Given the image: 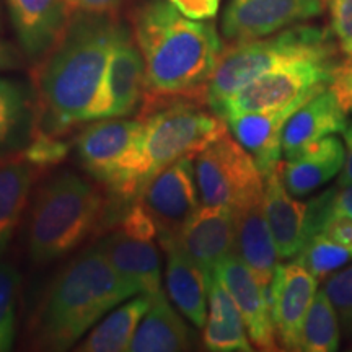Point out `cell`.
<instances>
[{"instance_id": "30", "label": "cell", "mask_w": 352, "mask_h": 352, "mask_svg": "<svg viewBox=\"0 0 352 352\" xmlns=\"http://www.w3.org/2000/svg\"><path fill=\"white\" fill-rule=\"evenodd\" d=\"M296 261L305 266L320 280L324 279L329 272L340 270L347 263H351L352 250L327 239L321 233H315L303 245L300 253L296 256Z\"/></svg>"}, {"instance_id": "9", "label": "cell", "mask_w": 352, "mask_h": 352, "mask_svg": "<svg viewBox=\"0 0 352 352\" xmlns=\"http://www.w3.org/2000/svg\"><path fill=\"white\" fill-rule=\"evenodd\" d=\"M324 0H228L222 33L232 43L280 32L323 13Z\"/></svg>"}, {"instance_id": "18", "label": "cell", "mask_w": 352, "mask_h": 352, "mask_svg": "<svg viewBox=\"0 0 352 352\" xmlns=\"http://www.w3.org/2000/svg\"><path fill=\"white\" fill-rule=\"evenodd\" d=\"M166 254L165 285L175 307L197 328H204L208 320L209 279L208 274L183 252L176 236L168 233L158 235Z\"/></svg>"}, {"instance_id": "33", "label": "cell", "mask_w": 352, "mask_h": 352, "mask_svg": "<svg viewBox=\"0 0 352 352\" xmlns=\"http://www.w3.org/2000/svg\"><path fill=\"white\" fill-rule=\"evenodd\" d=\"M324 290L341 316L346 336L352 338V266L329 277Z\"/></svg>"}, {"instance_id": "38", "label": "cell", "mask_w": 352, "mask_h": 352, "mask_svg": "<svg viewBox=\"0 0 352 352\" xmlns=\"http://www.w3.org/2000/svg\"><path fill=\"white\" fill-rule=\"evenodd\" d=\"M324 195H327L329 209L352 219V184L331 188Z\"/></svg>"}, {"instance_id": "37", "label": "cell", "mask_w": 352, "mask_h": 352, "mask_svg": "<svg viewBox=\"0 0 352 352\" xmlns=\"http://www.w3.org/2000/svg\"><path fill=\"white\" fill-rule=\"evenodd\" d=\"M186 19L206 21L217 16L220 0H170Z\"/></svg>"}, {"instance_id": "13", "label": "cell", "mask_w": 352, "mask_h": 352, "mask_svg": "<svg viewBox=\"0 0 352 352\" xmlns=\"http://www.w3.org/2000/svg\"><path fill=\"white\" fill-rule=\"evenodd\" d=\"M235 236L233 209L202 204L176 235V241L202 271L212 274L215 267L235 252Z\"/></svg>"}, {"instance_id": "43", "label": "cell", "mask_w": 352, "mask_h": 352, "mask_svg": "<svg viewBox=\"0 0 352 352\" xmlns=\"http://www.w3.org/2000/svg\"><path fill=\"white\" fill-rule=\"evenodd\" d=\"M346 60H347V63H351V64H352V57H347Z\"/></svg>"}, {"instance_id": "5", "label": "cell", "mask_w": 352, "mask_h": 352, "mask_svg": "<svg viewBox=\"0 0 352 352\" xmlns=\"http://www.w3.org/2000/svg\"><path fill=\"white\" fill-rule=\"evenodd\" d=\"M107 212L101 192L72 171H60L39 188L28 226V253L46 266L80 246Z\"/></svg>"}, {"instance_id": "29", "label": "cell", "mask_w": 352, "mask_h": 352, "mask_svg": "<svg viewBox=\"0 0 352 352\" xmlns=\"http://www.w3.org/2000/svg\"><path fill=\"white\" fill-rule=\"evenodd\" d=\"M340 347V323L336 308L327 290L321 289L311 302L303 321L300 351L334 352Z\"/></svg>"}, {"instance_id": "42", "label": "cell", "mask_w": 352, "mask_h": 352, "mask_svg": "<svg viewBox=\"0 0 352 352\" xmlns=\"http://www.w3.org/2000/svg\"><path fill=\"white\" fill-rule=\"evenodd\" d=\"M2 10H0V30H2Z\"/></svg>"}, {"instance_id": "10", "label": "cell", "mask_w": 352, "mask_h": 352, "mask_svg": "<svg viewBox=\"0 0 352 352\" xmlns=\"http://www.w3.org/2000/svg\"><path fill=\"white\" fill-rule=\"evenodd\" d=\"M197 195L195 157H183L153 176L139 201L155 219L158 235L168 233L176 236L199 208Z\"/></svg>"}, {"instance_id": "28", "label": "cell", "mask_w": 352, "mask_h": 352, "mask_svg": "<svg viewBox=\"0 0 352 352\" xmlns=\"http://www.w3.org/2000/svg\"><path fill=\"white\" fill-rule=\"evenodd\" d=\"M151 308V297L142 296L113 308L111 314L91 329L87 340L80 342V352H122L129 346L144 315Z\"/></svg>"}, {"instance_id": "35", "label": "cell", "mask_w": 352, "mask_h": 352, "mask_svg": "<svg viewBox=\"0 0 352 352\" xmlns=\"http://www.w3.org/2000/svg\"><path fill=\"white\" fill-rule=\"evenodd\" d=\"M324 6L341 52L352 57V0H324Z\"/></svg>"}, {"instance_id": "22", "label": "cell", "mask_w": 352, "mask_h": 352, "mask_svg": "<svg viewBox=\"0 0 352 352\" xmlns=\"http://www.w3.org/2000/svg\"><path fill=\"white\" fill-rule=\"evenodd\" d=\"M346 126V111L331 88H327L302 104L289 118L283 132L284 157L297 155L316 140L342 132Z\"/></svg>"}, {"instance_id": "12", "label": "cell", "mask_w": 352, "mask_h": 352, "mask_svg": "<svg viewBox=\"0 0 352 352\" xmlns=\"http://www.w3.org/2000/svg\"><path fill=\"white\" fill-rule=\"evenodd\" d=\"M145 94V60L131 26L121 21L103 83V118H124L140 108Z\"/></svg>"}, {"instance_id": "26", "label": "cell", "mask_w": 352, "mask_h": 352, "mask_svg": "<svg viewBox=\"0 0 352 352\" xmlns=\"http://www.w3.org/2000/svg\"><path fill=\"white\" fill-rule=\"evenodd\" d=\"M246 327L239 307L219 277L209 279V315L204 324V346L214 352L253 351L246 338Z\"/></svg>"}, {"instance_id": "24", "label": "cell", "mask_w": 352, "mask_h": 352, "mask_svg": "<svg viewBox=\"0 0 352 352\" xmlns=\"http://www.w3.org/2000/svg\"><path fill=\"white\" fill-rule=\"evenodd\" d=\"M36 170L26 160L23 151L0 155V258L10 245L28 204Z\"/></svg>"}, {"instance_id": "31", "label": "cell", "mask_w": 352, "mask_h": 352, "mask_svg": "<svg viewBox=\"0 0 352 352\" xmlns=\"http://www.w3.org/2000/svg\"><path fill=\"white\" fill-rule=\"evenodd\" d=\"M21 276L19 270L0 258V352L12 349L16 334V300Z\"/></svg>"}, {"instance_id": "16", "label": "cell", "mask_w": 352, "mask_h": 352, "mask_svg": "<svg viewBox=\"0 0 352 352\" xmlns=\"http://www.w3.org/2000/svg\"><path fill=\"white\" fill-rule=\"evenodd\" d=\"M314 96H303L283 108L240 113L226 120L235 139L252 153L263 176L270 175L280 164L283 132L289 118Z\"/></svg>"}, {"instance_id": "2", "label": "cell", "mask_w": 352, "mask_h": 352, "mask_svg": "<svg viewBox=\"0 0 352 352\" xmlns=\"http://www.w3.org/2000/svg\"><path fill=\"white\" fill-rule=\"evenodd\" d=\"M131 30L145 60L139 120L165 104H208V88L223 52L212 21L186 19L170 0H147L132 10Z\"/></svg>"}, {"instance_id": "8", "label": "cell", "mask_w": 352, "mask_h": 352, "mask_svg": "<svg viewBox=\"0 0 352 352\" xmlns=\"http://www.w3.org/2000/svg\"><path fill=\"white\" fill-rule=\"evenodd\" d=\"M197 191L204 206L233 210L264 196V176L256 162L228 132L195 157Z\"/></svg>"}, {"instance_id": "36", "label": "cell", "mask_w": 352, "mask_h": 352, "mask_svg": "<svg viewBox=\"0 0 352 352\" xmlns=\"http://www.w3.org/2000/svg\"><path fill=\"white\" fill-rule=\"evenodd\" d=\"M329 88L334 91L346 114L352 113V64L347 63L346 59L341 60L336 67Z\"/></svg>"}, {"instance_id": "21", "label": "cell", "mask_w": 352, "mask_h": 352, "mask_svg": "<svg viewBox=\"0 0 352 352\" xmlns=\"http://www.w3.org/2000/svg\"><path fill=\"white\" fill-rule=\"evenodd\" d=\"M344 164L346 147L338 138L328 135L287 158V162L280 160L277 171L290 195L300 197L340 175Z\"/></svg>"}, {"instance_id": "17", "label": "cell", "mask_w": 352, "mask_h": 352, "mask_svg": "<svg viewBox=\"0 0 352 352\" xmlns=\"http://www.w3.org/2000/svg\"><path fill=\"white\" fill-rule=\"evenodd\" d=\"M142 120H111L87 126L77 138V153L83 168L96 182L107 184L122 157L139 139Z\"/></svg>"}, {"instance_id": "39", "label": "cell", "mask_w": 352, "mask_h": 352, "mask_svg": "<svg viewBox=\"0 0 352 352\" xmlns=\"http://www.w3.org/2000/svg\"><path fill=\"white\" fill-rule=\"evenodd\" d=\"M70 12H85V13H108L116 15L118 8L121 7L122 0H67Z\"/></svg>"}, {"instance_id": "14", "label": "cell", "mask_w": 352, "mask_h": 352, "mask_svg": "<svg viewBox=\"0 0 352 352\" xmlns=\"http://www.w3.org/2000/svg\"><path fill=\"white\" fill-rule=\"evenodd\" d=\"M214 274L235 300L253 344L261 351L279 349L270 297L243 261L235 254H230L215 267Z\"/></svg>"}, {"instance_id": "20", "label": "cell", "mask_w": 352, "mask_h": 352, "mask_svg": "<svg viewBox=\"0 0 352 352\" xmlns=\"http://www.w3.org/2000/svg\"><path fill=\"white\" fill-rule=\"evenodd\" d=\"M236 220L235 252L258 284L270 292L279 254L272 240L270 223L264 212V196L233 210Z\"/></svg>"}, {"instance_id": "25", "label": "cell", "mask_w": 352, "mask_h": 352, "mask_svg": "<svg viewBox=\"0 0 352 352\" xmlns=\"http://www.w3.org/2000/svg\"><path fill=\"white\" fill-rule=\"evenodd\" d=\"M191 329L175 307L170 305L165 292L151 297V308L144 315L135 331L129 351L132 352H176L191 347Z\"/></svg>"}, {"instance_id": "7", "label": "cell", "mask_w": 352, "mask_h": 352, "mask_svg": "<svg viewBox=\"0 0 352 352\" xmlns=\"http://www.w3.org/2000/svg\"><path fill=\"white\" fill-rule=\"evenodd\" d=\"M338 65L336 56L308 57L284 64L246 83L214 113L226 121L240 113L283 108L303 96L318 95L331 85Z\"/></svg>"}, {"instance_id": "41", "label": "cell", "mask_w": 352, "mask_h": 352, "mask_svg": "<svg viewBox=\"0 0 352 352\" xmlns=\"http://www.w3.org/2000/svg\"><path fill=\"white\" fill-rule=\"evenodd\" d=\"M342 138H344V147H346V164H344V168H342V171L340 173L338 186L352 184V121L347 122L346 129L342 131Z\"/></svg>"}, {"instance_id": "6", "label": "cell", "mask_w": 352, "mask_h": 352, "mask_svg": "<svg viewBox=\"0 0 352 352\" xmlns=\"http://www.w3.org/2000/svg\"><path fill=\"white\" fill-rule=\"evenodd\" d=\"M336 52L327 30L311 25H292L270 36L233 43L223 50L210 78L208 107L214 113L228 96L272 69L308 57H333Z\"/></svg>"}, {"instance_id": "15", "label": "cell", "mask_w": 352, "mask_h": 352, "mask_svg": "<svg viewBox=\"0 0 352 352\" xmlns=\"http://www.w3.org/2000/svg\"><path fill=\"white\" fill-rule=\"evenodd\" d=\"M6 6L20 50L32 63L54 47L72 15L67 0H6Z\"/></svg>"}, {"instance_id": "1", "label": "cell", "mask_w": 352, "mask_h": 352, "mask_svg": "<svg viewBox=\"0 0 352 352\" xmlns=\"http://www.w3.org/2000/svg\"><path fill=\"white\" fill-rule=\"evenodd\" d=\"M121 21L108 13L74 12L59 41L33 72V131L63 135L103 118V83Z\"/></svg>"}, {"instance_id": "27", "label": "cell", "mask_w": 352, "mask_h": 352, "mask_svg": "<svg viewBox=\"0 0 352 352\" xmlns=\"http://www.w3.org/2000/svg\"><path fill=\"white\" fill-rule=\"evenodd\" d=\"M36 101L33 87L0 77V155L28 144L34 127Z\"/></svg>"}, {"instance_id": "11", "label": "cell", "mask_w": 352, "mask_h": 352, "mask_svg": "<svg viewBox=\"0 0 352 352\" xmlns=\"http://www.w3.org/2000/svg\"><path fill=\"white\" fill-rule=\"evenodd\" d=\"M316 292L318 279L305 266L296 259L277 264L267 297L276 338L283 349L300 351L303 321Z\"/></svg>"}, {"instance_id": "3", "label": "cell", "mask_w": 352, "mask_h": 352, "mask_svg": "<svg viewBox=\"0 0 352 352\" xmlns=\"http://www.w3.org/2000/svg\"><path fill=\"white\" fill-rule=\"evenodd\" d=\"M139 294L113 267L98 246L72 259L56 277L36 318V342L47 351H67L96 321Z\"/></svg>"}, {"instance_id": "4", "label": "cell", "mask_w": 352, "mask_h": 352, "mask_svg": "<svg viewBox=\"0 0 352 352\" xmlns=\"http://www.w3.org/2000/svg\"><path fill=\"white\" fill-rule=\"evenodd\" d=\"M139 139L104 184L121 201L139 199L148 182L183 157H196L227 132V122L202 104L176 101L144 118Z\"/></svg>"}, {"instance_id": "32", "label": "cell", "mask_w": 352, "mask_h": 352, "mask_svg": "<svg viewBox=\"0 0 352 352\" xmlns=\"http://www.w3.org/2000/svg\"><path fill=\"white\" fill-rule=\"evenodd\" d=\"M69 152L70 145L60 139V135H52L36 129L32 132V138L23 147L26 160L39 170L59 165L69 155Z\"/></svg>"}, {"instance_id": "23", "label": "cell", "mask_w": 352, "mask_h": 352, "mask_svg": "<svg viewBox=\"0 0 352 352\" xmlns=\"http://www.w3.org/2000/svg\"><path fill=\"white\" fill-rule=\"evenodd\" d=\"M98 248L113 267L134 285L139 294L153 297L162 289V261L153 241H142L127 236L121 230L100 241Z\"/></svg>"}, {"instance_id": "40", "label": "cell", "mask_w": 352, "mask_h": 352, "mask_svg": "<svg viewBox=\"0 0 352 352\" xmlns=\"http://www.w3.org/2000/svg\"><path fill=\"white\" fill-rule=\"evenodd\" d=\"M23 51L16 50L6 39L0 38V72L3 70H16L23 67Z\"/></svg>"}, {"instance_id": "19", "label": "cell", "mask_w": 352, "mask_h": 352, "mask_svg": "<svg viewBox=\"0 0 352 352\" xmlns=\"http://www.w3.org/2000/svg\"><path fill=\"white\" fill-rule=\"evenodd\" d=\"M264 212L279 259L296 258L308 241V204L285 189L277 166L264 176Z\"/></svg>"}, {"instance_id": "34", "label": "cell", "mask_w": 352, "mask_h": 352, "mask_svg": "<svg viewBox=\"0 0 352 352\" xmlns=\"http://www.w3.org/2000/svg\"><path fill=\"white\" fill-rule=\"evenodd\" d=\"M120 230L127 236L142 241H153L158 236V226L151 214V210L144 206L142 201L132 202L121 217Z\"/></svg>"}]
</instances>
